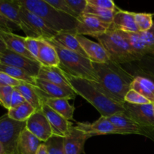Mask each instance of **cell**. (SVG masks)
I'll return each mask as SVG.
<instances>
[{
	"label": "cell",
	"mask_w": 154,
	"mask_h": 154,
	"mask_svg": "<svg viewBox=\"0 0 154 154\" xmlns=\"http://www.w3.org/2000/svg\"><path fill=\"white\" fill-rule=\"evenodd\" d=\"M37 78L57 84L66 90H73L68 82L64 72L60 67L42 66Z\"/></svg>",
	"instance_id": "obj_21"
},
{
	"label": "cell",
	"mask_w": 154,
	"mask_h": 154,
	"mask_svg": "<svg viewBox=\"0 0 154 154\" xmlns=\"http://www.w3.org/2000/svg\"><path fill=\"white\" fill-rule=\"evenodd\" d=\"M18 2L42 18L50 28L57 32L76 29V18L57 10L45 0H18Z\"/></svg>",
	"instance_id": "obj_3"
},
{
	"label": "cell",
	"mask_w": 154,
	"mask_h": 154,
	"mask_svg": "<svg viewBox=\"0 0 154 154\" xmlns=\"http://www.w3.org/2000/svg\"><path fill=\"white\" fill-rule=\"evenodd\" d=\"M20 17V29L23 31L26 37L49 40L54 38L58 33L50 28L42 18L21 5Z\"/></svg>",
	"instance_id": "obj_6"
},
{
	"label": "cell",
	"mask_w": 154,
	"mask_h": 154,
	"mask_svg": "<svg viewBox=\"0 0 154 154\" xmlns=\"http://www.w3.org/2000/svg\"><path fill=\"white\" fill-rule=\"evenodd\" d=\"M0 154H6L4 146L2 145L1 142H0Z\"/></svg>",
	"instance_id": "obj_46"
},
{
	"label": "cell",
	"mask_w": 154,
	"mask_h": 154,
	"mask_svg": "<svg viewBox=\"0 0 154 154\" xmlns=\"http://www.w3.org/2000/svg\"><path fill=\"white\" fill-rule=\"evenodd\" d=\"M22 83V81L14 79L13 78L8 75L7 74L0 72V87H2V86H10V87H15L19 86Z\"/></svg>",
	"instance_id": "obj_41"
},
{
	"label": "cell",
	"mask_w": 154,
	"mask_h": 154,
	"mask_svg": "<svg viewBox=\"0 0 154 154\" xmlns=\"http://www.w3.org/2000/svg\"><path fill=\"white\" fill-rule=\"evenodd\" d=\"M53 39L66 49L81 54L87 58L85 52L77 39V34L75 30L60 32L57 33V35Z\"/></svg>",
	"instance_id": "obj_23"
},
{
	"label": "cell",
	"mask_w": 154,
	"mask_h": 154,
	"mask_svg": "<svg viewBox=\"0 0 154 154\" xmlns=\"http://www.w3.org/2000/svg\"><path fill=\"white\" fill-rule=\"evenodd\" d=\"M14 88L18 90L22 94L26 102L29 103L35 109V111L42 110L43 102L38 93V89L35 86L23 82L19 86Z\"/></svg>",
	"instance_id": "obj_26"
},
{
	"label": "cell",
	"mask_w": 154,
	"mask_h": 154,
	"mask_svg": "<svg viewBox=\"0 0 154 154\" xmlns=\"http://www.w3.org/2000/svg\"><path fill=\"white\" fill-rule=\"evenodd\" d=\"M131 89L148 99L154 104V82L143 75H135V79L131 84Z\"/></svg>",
	"instance_id": "obj_27"
},
{
	"label": "cell",
	"mask_w": 154,
	"mask_h": 154,
	"mask_svg": "<svg viewBox=\"0 0 154 154\" xmlns=\"http://www.w3.org/2000/svg\"><path fill=\"white\" fill-rule=\"evenodd\" d=\"M95 38L97 39L99 43L108 52L111 60L118 64H125L139 60L127 39L120 31L115 29L111 26L106 32L96 36Z\"/></svg>",
	"instance_id": "obj_5"
},
{
	"label": "cell",
	"mask_w": 154,
	"mask_h": 154,
	"mask_svg": "<svg viewBox=\"0 0 154 154\" xmlns=\"http://www.w3.org/2000/svg\"><path fill=\"white\" fill-rule=\"evenodd\" d=\"M35 111V109L29 103L26 102L20 106L9 109L7 114L11 119L14 120L19 122H26V120Z\"/></svg>",
	"instance_id": "obj_29"
},
{
	"label": "cell",
	"mask_w": 154,
	"mask_h": 154,
	"mask_svg": "<svg viewBox=\"0 0 154 154\" xmlns=\"http://www.w3.org/2000/svg\"><path fill=\"white\" fill-rule=\"evenodd\" d=\"M136 63L138 74H144L154 78V53L144 56Z\"/></svg>",
	"instance_id": "obj_32"
},
{
	"label": "cell",
	"mask_w": 154,
	"mask_h": 154,
	"mask_svg": "<svg viewBox=\"0 0 154 154\" xmlns=\"http://www.w3.org/2000/svg\"><path fill=\"white\" fill-rule=\"evenodd\" d=\"M42 143L38 138L25 129L20 136L17 151L19 154H36Z\"/></svg>",
	"instance_id": "obj_25"
},
{
	"label": "cell",
	"mask_w": 154,
	"mask_h": 154,
	"mask_svg": "<svg viewBox=\"0 0 154 154\" xmlns=\"http://www.w3.org/2000/svg\"><path fill=\"white\" fill-rule=\"evenodd\" d=\"M116 11L101 9L87 4L84 14H88L93 15L95 17L99 19L102 22L105 23L112 24Z\"/></svg>",
	"instance_id": "obj_31"
},
{
	"label": "cell",
	"mask_w": 154,
	"mask_h": 154,
	"mask_svg": "<svg viewBox=\"0 0 154 154\" xmlns=\"http://www.w3.org/2000/svg\"><path fill=\"white\" fill-rule=\"evenodd\" d=\"M20 8L18 0H0V14L20 29Z\"/></svg>",
	"instance_id": "obj_28"
},
{
	"label": "cell",
	"mask_w": 154,
	"mask_h": 154,
	"mask_svg": "<svg viewBox=\"0 0 154 154\" xmlns=\"http://www.w3.org/2000/svg\"><path fill=\"white\" fill-rule=\"evenodd\" d=\"M0 72L7 74L8 75L13 78L14 79L35 86L36 78L31 76L29 74H28L26 72L22 70V69H19V68L0 64Z\"/></svg>",
	"instance_id": "obj_30"
},
{
	"label": "cell",
	"mask_w": 154,
	"mask_h": 154,
	"mask_svg": "<svg viewBox=\"0 0 154 154\" xmlns=\"http://www.w3.org/2000/svg\"><path fill=\"white\" fill-rule=\"evenodd\" d=\"M10 154H19V153L17 152H14V153H10Z\"/></svg>",
	"instance_id": "obj_48"
},
{
	"label": "cell",
	"mask_w": 154,
	"mask_h": 154,
	"mask_svg": "<svg viewBox=\"0 0 154 154\" xmlns=\"http://www.w3.org/2000/svg\"><path fill=\"white\" fill-rule=\"evenodd\" d=\"M153 110H154V109H153Z\"/></svg>",
	"instance_id": "obj_49"
},
{
	"label": "cell",
	"mask_w": 154,
	"mask_h": 154,
	"mask_svg": "<svg viewBox=\"0 0 154 154\" xmlns=\"http://www.w3.org/2000/svg\"><path fill=\"white\" fill-rule=\"evenodd\" d=\"M91 135L86 134L73 126L70 133L64 138L65 154H81L84 144Z\"/></svg>",
	"instance_id": "obj_18"
},
{
	"label": "cell",
	"mask_w": 154,
	"mask_h": 154,
	"mask_svg": "<svg viewBox=\"0 0 154 154\" xmlns=\"http://www.w3.org/2000/svg\"><path fill=\"white\" fill-rule=\"evenodd\" d=\"M123 107L124 112L144 128L149 138L154 141V104L132 105L125 102Z\"/></svg>",
	"instance_id": "obj_8"
},
{
	"label": "cell",
	"mask_w": 154,
	"mask_h": 154,
	"mask_svg": "<svg viewBox=\"0 0 154 154\" xmlns=\"http://www.w3.org/2000/svg\"><path fill=\"white\" fill-rule=\"evenodd\" d=\"M76 27L77 35H90L95 38L106 32L111 24L105 23L88 14H82L78 18Z\"/></svg>",
	"instance_id": "obj_11"
},
{
	"label": "cell",
	"mask_w": 154,
	"mask_h": 154,
	"mask_svg": "<svg viewBox=\"0 0 154 154\" xmlns=\"http://www.w3.org/2000/svg\"><path fill=\"white\" fill-rule=\"evenodd\" d=\"M35 86L38 89L40 96L44 97L59 98L70 100L75 99L77 96L74 90H66L60 86L38 78H35Z\"/></svg>",
	"instance_id": "obj_16"
},
{
	"label": "cell",
	"mask_w": 154,
	"mask_h": 154,
	"mask_svg": "<svg viewBox=\"0 0 154 154\" xmlns=\"http://www.w3.org/2000/svg\"><path fill=\"white\" fill-rule=\"evenodd\" d=\"M0 64L19 68L34 78H37L42 67V64L37 60H31L8 49L0 54Z\"/></svg>",
	"instance_id": "obj_10"
},
{
	"label": "cell",
	"mask_w": 154,
	"mask_h": 154,
	"mask_svg": "<svg viewBox=\"0 0 154 154\" xmlns=\"http://www.w3.org/2000/svg\"><path fill=\"white\" fill-rule=\"evenodd\" d=\"M135 12L117 8L114 14L111 26L123 32H138L135 20Z\"/></svg>",
	"instance_id": "obj_19"
},
{
	"label": "cell",
	"mask_w": 154,
	"mask_h": 154,
	"mask_svg": "<svg viewBox=\"0 0 154 154\" xmlns=\"http://www.w3.org/2000/svg\"><path fill=\"white\" fill-rule=\"evenodd\" d=\"M77 129L86 134L93 135H110V134H120L124 135L122 131L117 129L108 117L101 116L93 123H78L75 126Z\"/></svg>",
	"instance_id": "obj_13"
},
{
	"label": "cell",
	"mask_w": 154,
	"mask_h": 154,
	"mask_svg": "<svg viewBox=\"0 0 154 154\" xmlns=\"http://www.w3.org/2000/svg\"><path fill=\"white\" fill-rule=\"evenodd\" d=\"M36 154H49L48 152V150H47V147L45 146V143H42L41 145L39 146L38 149L37 150V153Z\"/></svg>",
	"instance_id": "obj_44"
},
{
	"label": "cell",
	"mask_w": 154,
	"mask_h": 154,
	"mask_svg": "<svg viewBox=\"0 0 154 154\" xmlns=\"http://www.w3.org/2000/svg\"><path fill=\"white\" fill-rule=\"evenodd\" d=\"M0 37L4 42L7 49L26 57H28L31 60H37L27 51L25 45V37L17 35L13 32H8L2 30H0Z\"/></svg>",
	"instance_id": "obj_20"
},
{
	"label": "cell",
	"mask_w": 154,
	"mask_h": 154,
	"mask_svg": "<svg viewBox=\"0 0 154 154\" xmlns=\"http://www.w3.org/2000/svg\"><path fill=\"white\" fill-rule=\"evenodd\" d=\"M108 120L124 135L137 134L144 135L149 138V135L144 128L141 127L136 121L131 118L125 112L117 113L108 117Z\"/></svg>",
	"instance_id": "obj_17"
},
{
	"label": "cell",
	"mask_w": 154,
	"mask_h": 154,
	"mask_svg": "<svg viewBox=\"0 0 154 154\" xmlns=\"http://www.w3.org/2000/svg\"><path fill=\"white\" fill-rule=\"evenodd\" d=\"M54 47L60 60L59 67L69 75L99 83V78L93 68V63L87 57L62 47L54 39L46 40Z\"/></svg>",
	"instance_id": "obj_4"
},
{
	"label": "cell",
	"mask_w": 154,
	"mask_h": 154,
	"mask_svg": "<svg viewBox=\"0 0 154 154\" xmlns=\"http://www.w3.org/2000/svg\"><path fill=\"white\" fill-rule=\"evenodd\" d=\"M43 103L52 108L54 111L58 113L68 120H73L75 107L70 105L69 100L66 99L59 98H48L41 96Z\"/></svg>",
	"instance_id": "obj_24"
},
{
	"label": "cell",
	"mask_w": 154,
	"mask_h": 154,
	"mask_svg": "<svg viewBox=\"0 0 154 154\" xmlns=\"http://www.w3.org/2000/svg\"><path fill=\"white\" fill-rule=\"evenodd\" d=\"M16 28H19V27L9 21L7 18L0 14V30L8 32H13V30Z\"/></svg>",
	"instance_id": "obj_42"
},
{
	"label": "cell",
	"mask_w": 154,
	"mask_h": 154,
	"mask_svg": "<svg viewBox=\"0 0 154 154\" xmlns=\"http://www.w3.org/2000/svg\"><path fill=\"white\" fill-rule=\"evenodd\" d=\"M51 6L56 8L57 10L63 12V13L67 14L70 15V16L74 17L77 19L78 17L75 12L71 9L68 3L66 2V0H45Z\"/></svg>",
	"instance_id": "obj_37"
},
{
	"label": "cell",
	"mask_w": 154,
	"mask_h": 154,
	"mask_svg": "<svg viewBox=\"0 0 154 154\" xmlns=\"http://www.w3.org/2000/svg\"><path fill=\"white\" fill-rule=\"evenodd\" d=\"M124 102L126 103L132 104V105H144V104H150L151 102L141 96L140 93L136 92L135 90L131 89L124 98Z\"/></svg>",
	"instance_id": "obj_36"
},
{
	"label": "cell",
	"mask_w": 154,
	"mask_h": 154,
	"mask_svg": "<svg viewBox=\"0 0 154 154\" xmlns=\"http://www.w3.org/2000/svg\"><path fill=\"white\" fill-rule=\"evenodd\" d=\"M45 143L49 154H65L64 138L53 135Z\"/></svg>",
	"instance_id": "obj_33"
},
{
	"label": "cell",
	"mask_w": 154,
	"mask_h": 154,
	"mask_svg": "<svg viewBox=\"0 0 154 154\" xmlns=\"http://www.w3.org/2000/svg\"><path fill=\"white\" fill-rule=\"evenodd\" d=\"M63 72L75 93L91 104L100 113L101 116L108 117L125 111L124 104L123 105L108 96L101 90L98 83L76 78Z\"/></svg>",
	"instance_id": "obj_2"
},
{
	"label": "cell",
	"mask_w": 154,
	"mask_h": 154,
	"mask_svg": "<svg viewBox=\"0 0 154 154\" xmlns=\"http://www.w3.org/2000/svg\"><path fill=\"white\" fill-rule=\"evenodd\" d=\"M14 90V88L10 86L0 87V105L8 109V111L11 108V96Z\"/></svg>",
	"instance_id": "obj_35"
},
{
	"label": "cell",
	"mask_w": 154,
	"mask_h": 154,
	"mask_svg": "<svg viewBox=\"0 0 154 154\" xmlns=\"http://www.w3.org/2000/svg\"><path fill=\"white\" fill-rule=\"evenodd\" d=\"M40 41L41 39L38 38H29L26 36L25 37V45L27 51L37 60L38 57L39 48H40Z\"/></svg>",
	"instance_id": "obj_38"
},
{
	"label": "cell",
	"mask_w": 154,
	"mask_h": 154,
	"mask_svg": "<svg viewBox=\"0 0 154 154\" xmlns=\"http://www.w3.org/2000/svg\"><path fill=\"white\" fill-rule=\"evenodd\" d=\"M38 61L42 66L49 67H59L60 65V58L54 47L44 39L40 41Z\"/></svg>",
	"instance_id": "obj_22"
},
{
	"label": "cell",
	"mask_w": 154,
	"mask_h": 154,
	"mask_svg": "<svg viewBox=\"0 0 154 154\" xmlns=\"http://www.w3.org/2000/svg\"><path fill=\"white\" fill-rule=\"evenodd\" d=\"M77 39L82 47L87 58L92 63H105L111 60L108 52L99 43L93 42L84 35H77Z\"/></svg>",
	"instance_id": "obj_15"
},
{
	"label": "cell",
	"mask_w": 154,
	"mask_h": 154,
	"mask_svg": "<svg viewBox=\"0 0 154 154\" xmlns=\"http://www.w3.org/2000/svg\"><path fill=\"white\" fill-rule=\"evenodd\" d=\"M87 4L105 10L116 11L118 8L112 0H87Z\"/></svg>",
	"instance_id": "obj_39"
},
{
	"label": "cell",
	"mask_w": 154,
	"mask_h": 154,
	"mask_svg": "<svg viewBox=\"0 0 154 154\" xmlns=\"http://www.w3.org/2000/svg\"><path fill=\"white\" fill-rule=\"evenodd\" d=\"M72 11L78 17L84 14L87 5V0H66Z\"/></svg>",
	"instance_id": "obj_40"
},
{
	"label": "cell",
	"mask_w": 154,
	"mask_h": 154,
	"mask_svg": "<svg viewBox=\"0 0 154 154\" xmlns=\"http://www.w3.org/2000/svg\"><path fill=\"white\" fill-rule=\"evenodd\" d=\"M6 49H7V48H6L5 45V43H4V42L2 41V39L1 38V37H0V54L4 52Z\"/></svg>",
	"instance_id": "obj_45"
},
{
	"label": "cell",
	"mask_w": 154,
	"mask_h": 154,
	"mask_svg": "<svg viewBox=\"0 0 154 154\" xmlns=\"http://www.w3.org/2000/svg\"><path fill=\"white\" fill-rule=\"evenodd\" d=\"M26 102L25 99L22 96L18 90H14L13 93L11 96V108H16V107L20 106L22 104ZM10 108V109H11Z\"/></svg>",
	"instance_id": "obj_43"
},
{
	"label": "cell",
	"mask_w": 154,
	"mask_h": 154,
	"mask_svg": "<svg viewBox=\"0 0 154 154\" xmlns=\"http://www.w3.org/2000/svg\"><path fill=\"white\" fill-rule=\"evenodd\" d=\"M138 75H143V76H145V77H147V78H150V79L151 80V81H153V82H154V78H152V77H150V76H148V75H144V74H138Z\"/></svg>",
	"instance_id": "obj_47"
},
{
	"label": "cell",
	"mask_w": 154,
	"mask_h": 154,
	"mask_svg": "<svg viewBox=\"0 0 154 154\" xmlns=\"http://www.w3.org/2000/svg\"><path fill=\"white\" fill-rule=\"evenodd\" d=\"M120 32L127 39L139 60L144 56L154 53V23L152 28L147 32Z\"/></svg>",
	"instance_id": "obj_9"
},
{
	"label": "cell",
	"mask_w": 154,
	"mask_h": 154,
	"mask_svg": "<svg viewBox=\"0 0 154 154\" xmlns=\"http://www.w3.org/2000/svg\"><path fill=\"white\" fill-rule=\"evenodd\" d=\"M135 20L139 32H147L153 25V14L149 13H135Z\"/></svg>",
	"instance_id": "obj_34"
},
{
	"label": "cell",
	"mask_w": 154,
	"mask_h": 154,
	"mask_svg": "<svg viewBox=\"0 0 154 154\" xmlns=\"http://www.w3.org/2000/svg\"><path fill=\"white\" fill-rule=\"evenodd\" d=\"M42 111L51 125L53 135L65 138L70 133L73 124L69 120H66L45 103L42 105Z\"/></svg>",
	"instance_id": "obj_14"
},
{
	"label": "cell",
	"mask_w": 154,
	"mask_h": 154,
	"mask_svg": "<svg viewBox=\"0 0 154 154\" xmlns=\"http://www.w3.org/2000/svg\"><path fill=\"white\" fill-rule=\"evenodd\" d=\"M26 123L12 120L7 114L0 117V142L4 146L6 154L17 152L18 141L26 129Z\"/></svg>",
	"instance_id": "obj_7"
},
{
	"label": "cell",
	"mask_w": 154,
	"mask_h": 154,
	"mask_svg": "<svg viewBox=\"0 0 154 154\" xmlns=\"http://www.w3.org/2000/svg\"><path fill=\"white\" fill-rule=\"evenodd\" d=\"M93 66L99 78L98 85L101 90L123 105L124 98L131 90V84L135 79V75L111 60L105 63H93Z\"/></svg>",
	"instance_id": "obj_1"
},
{
	"label": "cell",
	"mask_w": 154,
	"mask_h": 154,
	"mask_svg": "<svg viewBox=\"0 0 154 154\" xmlns=\"http://www.w3.org/2000/svg\"><path fill=\"white\" fill-rule=\"evenodd\" d=\"M26 129L38 138L42 142H46L54 135L51 125L42 110L36 111L26 120Z\"/></svg>",
	"instance_id": "obj_12"
}]
</instances>
